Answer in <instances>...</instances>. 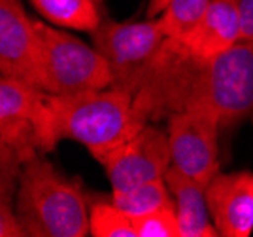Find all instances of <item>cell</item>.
<instances>
[{"label":"cell","mask_w":253,"mask_h":237,"mask_svg":"<svg viewBox=\"0 0 253 237\" xmlns=\"http://www.w3.org/2000/svg\"><path fill=\"white\" fill-rule=\"evenodd\" d=\"M134 108L146 123L191 108L215 112L223 127L252 118L253 44L238 42L223 54L201 57L167 38L134 93Z\"/></svg>","instance_id":"6da1fadb"},{"label":"cell","mask_w":253,"mask_h":237,"mask_svg":"<svg viewBox=\"0 0 253 237\" xmlns=\"http://www.w3.org/2000/svg\"><path fill=\"white\" fill-rule=\"evenodd\" d=\"M59 137L49 93L15 78L0 80V154L25 163L55 150Z\"/></svg>","instance_id":"277c9868"},{"label":"cell","mask_w":253,"mask_h":237,"mask_svg":"<svg viewBox=\"0 0 253 237\" xmlns=\"http://www.w3.org/2000/svg\"><path fill=\"white\" fill-rule=\"evenodd\" d=\"M208 207L217 234L250 237L253 232V173H217L206 188Z\"/></svg>","instance_id":"30bf717a"},{"label":"cell","mask_w":253,"mask_h":237,"mask_svg":"<svg viewBox=\"0 0 253 237\" xmlns=\"http://www.w3.org/2000/svg\"><path fill=\"white\" fill-rule=\"evenodd\" d=\"M136 237H181L176 207H165L132 218Z\"/></svg>","instance_id":"e0dca14e"},{"label":"cell","mask_w":253,"mask_h":237,"mask_svg":"<svg viewBox=\"0 0 253 237\" xmlns=\"http://www.w3.org/2000/svg\"><path fill=\"white\" fill-rule=\"evenodd\" d=\"M0 74L42 89V40L21 0H0Z\"/></svg>","instance_id":"9c48e42d"},{"label":"cell","mask_w":253,"mask_h":237,"mask_svg":"<svg viewBox=\"0 0 253 237\" xmlns=\"http://www.w3.org/2000/svg\"><path fill=\"white\" fill-rule=\"evenodd\" d=\"M49 105L59 140L84 144L98 163L146 125L136 114L134 97L114 86L78 95L49 93Z\"/></svg>","instance_id":"3957f363"},{"label":"cell","mask_w":253,"mask_h":237,"mask_svg":"<svg viewBox=\"0 0 253 237\" xmlns=\"http://www.w3.org/2000/svg\"><path fill=\"white\" fill-rule=\"evenodd\" d=\"M236 4H238L240 29H242L240 42L253 44V0H236Z\"/></svg>","instance_id":"ac0fdd59"},{"label":"cell","mask_w":253,"mask_h":237,"mask_svg":"<svg viewBox=\"0 0 253 237\" xmlns=\"http://www.w3.org/2000/svg\"><path fill=\"white\" fill-rule=\"evenodd\" d=\"M91 34L95 48L112 68V86L125 89L134 97L167 40L157 19L102 21Z\"/></svg>","instance_id":"8992f818"},{"label":"cell","mask_w":253,"mask_h":237,"mask_svg":"<svg viewBox=\"0 0 253 237\" xmlns=\"http://www.w3.org/2000/svg\"><path fill=\"white\" fill-rule=\"evenodd\" d=\"M42 40V89L51 95H78L112 87L114 74L102 54L80 38L36 21Z\"/></svg>","instance_id":"5b68a950"},{"label":"cell","mask_w":253,"mask_h":237,"mask_svg":"<svg viewBox=\"0 0 253 237\" xmlns=\"http://www.w3.org/2000/svg\"><path fill=\"white\" fill-rule=\"evenodd\" d=\"M112 201L130 218L148 215L165 207H176L165 178L138 184L130 190H114Z\"/></svg>","instance_id":"5bb4252c"},{"label":"cell","mask_w":253,"mask_h":237,"mask_svg":"<svg viewBox=\"0 0 253 237\" xmlns=\"http://www.w3.org/2000/svg\"><path fill=\"white\" fill-rule=\"evenodd\" d=\"M38 154L23 163L15 192V215L25 236L85 237L89 232V197L84 186L64 177Z\"/></svg>","instance_id":"7a4b0ae2"},{"label":"cell","mask_w":253,"mask_h":237,"mask_svg":"<svg viewBox=\"0 0 253 237\" xmlns=\"http://www.w3.org/2000/svg\"><path fill=\"white\" fill-rule=\"evenodd\" d=\"M252 121H253V116H252Z\"/></svg>","instance_id":"ffe728a7"},{"label":"cell","mask_w":253,"mask_h":237,"mask_svg":"<svg viewBox=\"0 0 253 237\" xmlns=\"http://www.w3.org/2000/svg\"><path fill=\"white\" fill-rule=\"evenodd\" d=\"M210 0H169L157 17L161 31L167 38L185 40L197 31L206 13Z\"/></svg>","instance_id":"9a60e30c"},{"label":"cell","mask_w":253,"mask_h":237,"mask_svg":"<svg viewBox=\"0 0 253 237\" xmlns=\"http://www.w3.org/2000/svg\"><path fill=\"white\" fill-rule=\"evenodd\" d=\"M169 4V0H149L148 2V19H157L163 13L165 6Z\"/></svg>","instance_id":"d6986e66"},{"label":"cell","mask_w":253,"mask_h":237,"mask_svg":"<svg viewBox=\"0 0 253 237\" xmlns=\"http://www.w3.org/2000/svg\"><path fill=\"white\" fill-rule=\"evenodd\" d=\"M100 165L106 169L114 190H130L138 184L165 178L172 165L169 131L149 121Z\"/></svg>","instance_id":"ba28073f"},{"label":"cell","mask_w":253,"mask_h":237,"mask_svg":"<svg viewBox=\"0 0 253 237\" xmlns=\"http://www.w3.org/2000/svg\"><path fill=\"white\" fill-rule=\"evenodd\" d=\"M240 40L242 29L236 0H210L197 31L179 42L195 55L213 57L227 52Z\"/></svg>","instance_id":"8fae6325"},{"label":"cell","mask_w":253,"mask_h":237,"mask_svg":"<svg viewBox=\"0 0 253 237\" xmlns=\"http://www.w3.org/2000/svg\"><path fill=\"white\" fill-rule=\"evenodd\" d=\"M89 232L95 237H136L134 222L117 207L112 197L91 203Z\"/></svg>","instance_id":"2e32d148"},{"label":"cell","mask_w":253,"mask_h":237,"mask_svg":"<svg viewBox=\"0 0 253 237\" xmlns=\"http://www.w3.org/2000/svg\"><path fill=\"white\" fill-rule=\"evenodd\" d=\"M165 180L169 184L170 194L174 197L181 237L219 236L213 226L210 207H208V197H206L208 186L183 175L174 165H170V169L165 175Z\"/></svg>","instance_id":"7c38bea8"},{"label":"cell","mask_w":253,"mask_h":237,"mask_svg":"<svg viewBox=\"0 0 253 237\" xmlns=\"http://www.w3.org/2000/svg\"><path fill=\"white\" fill-rule=\"evenodd\" d=\"M47 21L66 29L93 33L102 19V0H31Z\"/></svg>","instance_id":"4fadbf2b"},{"label":"cell","mask_w":253,"mask_h":237,"mask_svg":"<svg viewBox=\"0 0 253 237\" xmlns=\"http://www.w3.org/2000/svg\"><path fill=\"white\" fill-rule=\"evenodd\" d=\"M221 127L219 116L206 108H191L172 114L167 125L172 165L208 186L219 173L217 133Z\"/></svg>","instance_id":"52a82bcc"}]
</instances>
